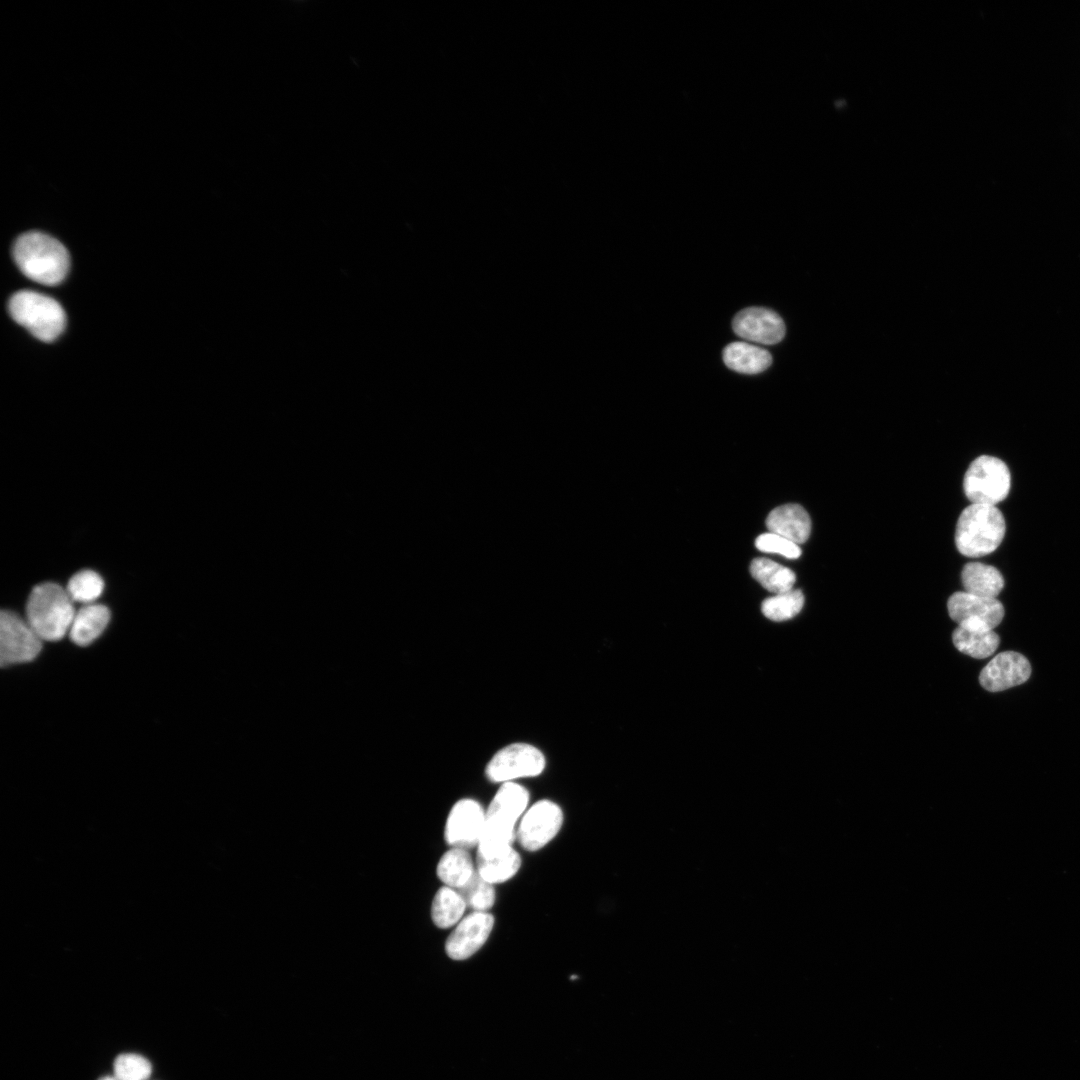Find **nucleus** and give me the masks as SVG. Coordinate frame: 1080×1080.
<instances>
[{
  "label": "nucleus",
  "mask_w": 1080,
  "mask_h": 1080,
  "mask_svg": "<svg viewBox=\"0 0 1080 1080\" xmlns=\"http://www.w3.org/2000/svg\"><path fill=\"white\" fill-rule=\"evenodd\" d=\"M20 271L44 285H57L68 273L70 259L66 248L53 237L31 231L19 236L12 249Z\"/></svg>",
  "instance_id": "nucleus-1"
},
{
  "label": "nucleus",
  "mask_w": 1080,
  "mask_h": 1080,
  "mask_svg": "<svg viewBox=\"0 0 1080 1080\" xmlns=\"http://www.w3.org/2000/svg\"><path fill=\"white\" fill-rule=\"evenodd\" d=\"M75 614L67 590L52 582L35 586L26 605V620L42 640L63 638L69 632Z\"/></svg>",
  "instance_id": "nucleus-2"
},
{
  "label": "nucleus",
  "mask_w": 1080,
  "mask_h": 1080,
  "mask_svg": "<svg viewBox=\"0 0 1080 1080\" xmlns=\"http://www.w3.org/2000/svg\"><path fill=\"white\" fill-rule=\"evenodd\" d=\"M1005 532V518L996 506L970 504L958 518L955 544L964 556L978 558L994 552Z\"/></svg>",
  "instance_id": "nucleus-3"
},
{
  "label": "nucleus",
  "mask_w": 1080,
  "mask_h": 1080,
  "mask_svg": "<svg viewBox=\"0 0 1080 1080\" xmlns=\"http://www.w3.org/2000/svg\"><path fill=\"white\" fill-rule=\"evenodd\" d=\"M8 309L18 324L44 342L54 341L65 328L63 308L55 299L44 294L19 291L10 298Z\"/></svg>",
  "instance_id": "nucleus-4"
},
{
  "label": "nucleus",
  "mask_w": 1080,
  "mask_h": 1080,
  "mask_svg": "<svg viewBox=\"0 0 1080 1080\" xmlns=\"http://www.w3.org/2000/svg\"><path fill=\"white\" fill-rule=\"evenodd\" d=\"M1011 475L1001 459L982 455L969 465L963 479V489L971 504L996 506L1009 494Z\"/></svg>",
  "instance_id": "nucleus-5"
},
{
  "label": "nucleus",
  "mask_w": 1080,
  "mask_h": 1080,
  "mask_svg": "<svg viewBox=\"0 0 1080 1080\" xmlns=\"http://www.w3.org/2000/svg\"><path fill=\"white\" fill-rule=\"evenodd\" d=\"M544 768L545 757L538 748L526 743H514L496 752L485 772L490 781L507 783L521 777L537 776Z\"/></svg>",
  "instance_id": "nucleus-6"
},
{
  "label": "nucleus",
  "mask_w": 1080,
  "mask_h": 1080,
  "mask_svg": "<svg viewBox=\"0 0 1080 1080\" xmlns=\"http://www.w3.org/2000/svg\"><path fill=\"white\" fill-rule=\"evenodd\" d=\"M42 639L16 613L3 610L0 614V663L1 666L29 662L40 652Z\"/></svg>",
  "instance_id": "nucleus-7"
},
{
  "label": "nucleus",
  "mask_w": 1080,
  "mask_h": 1080,
  "mask_svg": "<svg viewBox=\"0 0 1080 1080\" xmlns=\"http://www.w3.org/2000/svg\"><path fill=\"white\" fill-rule=\"evenodd\" d=\"M950 618L970 630H993L1004 617V607L997 598L968 592H955L947 602Z\"/></svg>",
  "instance_id": "nucleus-8"
},
{
  "label": "nucleus",
  "mask_w": 1080,
  "mask_h": 1080,
  "mask_svg": "<svg viewBox=\"0 0 1080 1080\" xmlns=\"http://www.w3.org/2000/svg\"><path fill=\"white\" fill-rule=\"evenodd\" d=\"M562 823V809L552 801L540 800L523 814L516 838L525 850L536 851L558 834Z\"/></svg>",
  "instance_id": "nucleus-9"
},
{
  "label": "nucleus",
  "mask_w": 1080,
  "mask_h": 1080,
  "mask_svg": "<svg viewBox=\"0 0 1080 1080\" xmlns=\"http://www.w3.org/2000/svg\"><path fill=\"white\" fill-rule=\"evenodd\" d=\"M485 813L473 799H461L455 803L445 825L446 843L465 850L478 846L485 825Z\"/></svg>",
  "instance_id": "nucleus-10"
},
{
  "label": "nucleus",
  "mask_w": 1080,
  "mask_h": 1080,
  "mask_svg": "<svg viewBox=\"0 0 1080 1080\" xmlns=\"http://www.w3.org/2000/svg\"><path fill=\"white\" fill-rule=\"evenodd\" d=\"M494 925L488 912L473 911L459 921L445 943L446 954L453 960H465L487 941Z\"/></svg>",
  "instance_id": "nucleus-11"
},
{
  "label": "nucleus",
  "mask_w": 1080,
  "mask_h": 1080,
  "mask_svg": "<svg viewBox=\"0 0 1080 1080\" xmlns=\"http://www.w3.org/2000/svg\"><path fill=\"white\" fill-rule=\"evenodd\" d=\"M734 332L741 338L764 345L780 342L785 336V324L774 311L749 307L739 311L732 321Z\"/></svg>",
  "instance_id": "nucleus-12"
},
{
  "label": "nucleus",
  "mask_w": 1080,
  "mask_h": 1080,
  "mask_svg": "<svg viewBox=\"0 0 1080 1080\" xmlns=\"http://www.w3.org/2000/svg\"><path fill=\"white\" fill-rule=\"evenodd\" d=\"M1031 675L1028 659L1015 651L996 655L979 675L981 686L990 692H999L1023 684Z\"/></svg>",
  "instance_id": "nucleus-13"
},
{
  "label": "nucleus",
  "mask_w": 1080,
  "mask_h": 1080,
  "mask_svg": "<svg viewBox=\"0 0 1080 1080\" xmlns=\"http://www.w3.org/2000/svg\"><path fill=\"white\" fill-rule=\"evenodd\" d=\"M529 792L514 782L503 783L485 813V824L508 831H516L515 825L525 812Z\"/></svg>",
  "instance_id": "nucleus-14"
},
{
  "label": "nucleus",
  "mask_w": 1080,
  "mask_h": 1080,
  "mask_svg": "<svg viewBox=\"0 0 1080 1080\" xmlns=\"http://www.w3.org/2000/svg\"><path fill=\"white\" fill-rule=\"evenodd\" d=\"M766 526L769 532L801 544L810 536L811 519L801 505L789 503L773 509L766 519Z\"/></svg>",
  "instance_id": "nucleus-15"
},
{
  "label": "nucleus",
  "mask_w": 1080,
  "mask_h": 1080,
  "mask_svg": "<svg viewBox=\"0 0 1080 1080\" xmlns=\"http://www.w3.org/2000/svg\"><path fill=\"white\" fill-rule=\"evenodd\" d=\"M725 365L739 373L757 374L772 363V356L764 348L746 342L728 344L722 353Z\"/></svg>",
  "instance_id": "nucleus-16"
},
{
  "label": "nucleus",
  "mask_w": 1080,
  "mask_h": 1080,
  "mask_svg": "<svg viewBox=\"0 0 1080 1080\" xmlns=\"http://www.w3.org/2000/svg\"><path fill=\"white\" fill-rule=\"evenodd\" d=\"M109 619L110 612L106 606L87 604L76 611L69 630V636L75 644L86 646L100 636Z\"/></svg>",
  "instance_id": "nucleus-17"
},
{
  "label": "nucleus",
  "mask_w": 1080,
  "mask_h": 1080,
  "mask_svg": "<svg viewBox=\"0 0 1080 1080\" xmlns=\"http://www.w3.org/2000/svg\"><path fill=\"white\" fill-rule=\"evenodd\" d=\"M965 592L996 598L1004 587L1002 574L993 566L981 562L967 563L961 572Z\"/></svg>",
  "instance_id": "nucleus-18"
},
{
  "label": "nucleus",
  "mask_w": 1080,
  "mask_h": 1080,
  "mask_svg": "<svg viewBox=\"0 0 1080 1080\" xmlns=\"http://www.w3.org/2000/svg\"><path fill=\"white\" fill-rule=\"evenodd\" d=\"M436 872L445 886L457 890L475 875L477 869L467 850L452 847L440 858Z\"/></svg>",
  "instance_id": "nucleus-19"
},
{
  "label": "nucleus",
  "mask_w": 1080,
  "mask_h": 1080,
  "mask_svg": "<svg viewBox=\"0 0 1080 1080\" xmlns=\"http://www.w3.org/2000/svg\"><path fill=\"white\" fill-rule=\"evenodd\" d=\"M520 866V855L512 846L491 856L476 857L478 874L491 884L509 880L518 872Z\"/></svg>",
  "instance_id": "nucleus-20"
},
{
  "label": "nucleus",
  "mask_w": 1080,
  "mask_h": 1080,
  "mask_svg": "<svg viewBox=\"0 0 1080 1080\" xmlns=\"http://www.w3.org/2000/svg\"><path fill=\"white\" fill-rule=\"evenodd\" d=\"M952 641L963 654L983 659L996 651L1000 638L993 630H970L958 626L952 633Z\"/></svg>",
  "instance_id": "nucleus-21"
},
{
  "label": "nucleus",
  "mask_w": 1080,
  "mask_h": 1080,
  "mask_svg": "<svg viewBox=\"0 0 1080 1080\" xmlns=\"http://www.w3.org/2000/svg\"><path fill=\"white\" fill-rule=\"evenodd\" d=\"M750 572L766 590L775 594L792 590L796 581L795 573L791 569L767 558L754 559Z\"/></svg>",
  "instance_id": "nucleus-22"
},
{
  "label": "nucleus",
  "mask_w": 1080,
  "mask_h": 1080,
  "mask_svg": "<svg viewBox=\"0 0 1080 1080\" xmlns=\"http://www.w3.org/2000/svg\"><path fill=\"white\" fill-rule=\"evenodd\" d=\"M466 907L464 899L456 889L443 886L434 896L431 917L437 927L449 928L460 921Z\"/></svg>",
  "instance_id": "nucleus-23"
},
{
  "label": "nucleus",
  "mask_w": 1080,
  "mask_h": 1080,
  "mask_svg": "<svg viewBox=\"0 0 1080 1080\" xmlns=\"http://www.w3.org/2000/svg\"><path fill=\"white\" fill-rule=\"evenodd\" d=\"M804 605V595L800 590L775 594L766 598L761 610L764 616L772 621L781 622L795 617Z\"/></svg>",
  "instance_id": "nucleus-24"
},
{
  "label": "nucleus",
  "mask_w": 1080,
  "mask_h": 1080,
  "mask_svg": "<svg viewBox=\"0 0 1080 1080\" xmlns=\"http://www.w3.org/2000/svg\"><path fill=\"white\" fill-rule=\"evenodd\" d=\"M457 891L464 899L467 907L475 912H487L495 902L493 884L484 880L478 872Z\"/></svg>",
  "instance_id": "nucleus-25"
},
{
  "label": "nucleus",
  "mask_w": 1080,
  "mask_h": 1080,
  "mask_svg": "<svg viewBox=\"0 0 1080 1080\" xmlns=\"http://www.w3.org/2000/svg\"><path fill=\"white\" fill-rule=\"evenodd\" d=\"M103 588L104 582L98 573L83 570L70 578L66 590L73 601L89 604L102 594Z\"/></svg>",
  "instance_id": "nucleus-26"
},
{
  "label": "nucleus",
  "mask_w": 1080,
  "mask_h": 1080,
  "mask_svg": "<svg viewBox=\"0 0 1080 1080\" xmlns=\"http://www.w3.org/2000/svg\"><path fill=\"white\" fill-rule=\"evenodd\" d=\"M118 1080H147L152 1072L151 1063L141 1055L121 1054L113 1065Z\"/></svg>",
  "instance_id": "nucleus-27"
},
{
  "label": "nucleus",
  "mask_w": 1080,
  "mask_h": 1080,
  "mask_svg": "<svg viewBox=\"0 0 1080 1080\" xmlns=\"http://www.w3.org/2000/svg\"><path fill=\"white\" fill-rule=\"evenodd\" d=\"M755 546L762 552L780 554L788 559H797L801 556L798 544L773 532L759 535Z\"/></svg>",
  "instance_id": "nucleus-28"
},
{
  "label": "nucleus",
  "mask_w": 1080,
  "mask_h": 1080,
  "mask_svg": "<svg viewBox=\"0 0 1080 1080\" xmlns=\"http://www.w3.org/2000/svg\"><path fill=\"white\" fill-rule=\"evenodd\" d=\"M99 1080H118V1079L115 1078V1077H111V1076H105V1077L100 1078Z\"/></svg>",
  "instance_id": "nucleus-29"
}]
</instances>
